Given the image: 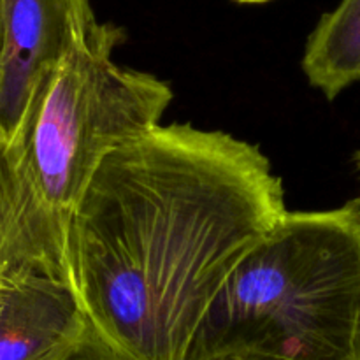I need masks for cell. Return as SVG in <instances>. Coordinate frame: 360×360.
Masks as SVG:
<instances>
[{"mask_svg":"<svg viewBox=\"0 0 360 360\" xmlns=\"http://www.w3.org/2000/svg\"><path fill=\"white\" fill-rule=\"evenodd\" d=\"M123 30L95 18L39 84L14 141L32 204L65 250L69 218L105 157L160 125L165 81L115 60Z\"/></svg>","mask_w":360,"mask_h":360,"instance_id":"cell-3","label":"cell"},{"mask_svg":"<svg viewBox=\"0 0 360 360\" xmlns=\"http://www.w3.org/2000/svg\"><path fill=\"white\" fill-rule=\"evenodd\" d=\"M53 360H132L109 343L94 326H88L83 336Z\"/></svg>","mask_w":360,"mask_h":360,"instance_id":"cell-8","label":"cell"},{"mask_svg":"<svg viewBox=\"0 0 360 360\" xmlns=\"http://www.w3.org/2000/svg\"><path fill=\"white\" fill-rule=\"evenodd\" d=\"M357 167H359V172H360V151L357 153Z\"/></svg>","mask_w":360,"mask_h":360,"instance_id":"cell-12","label":"cell"},{"mask_svg":"<svg viewBox=\"0 0 360 360\" xmlns=\"http://www.w3.org/2000/svg\"><path fill=\"white\" fill-rule=\"evenodd\" d=\"M241 4H262V2H269V0H238Z\"/></svg>","mask_w":360,"mask_h":360,"instance_id":"cell-10","label":"cell"},{"mask_svg":"<svg viewBox=\"0 0 360 360\" xmlns=\"http://www.w3.org/2000/svg\"><path fill=\"white\" fill-rule=\"evenodd\" d=\"M359 327L360 200L287 211L229 274L186 360L221 352L355 360Z\"/></svg>","mask_w":360,"mask_h":360,"instance_id":"cell-2","label":"cell"},{"mask_svg":"<svg viewBox=\"0 0 360 360\" xmlns=\"http://www.w3.org/2000/svg\"><path fill=\"white\" fill-rule=\"evenodd\" d=\"M23 267L69 278L65 250L28 197L14 144L0 139V276Z\"/></svg>","mask_w":360,"mask_h":360,"instance_id":"cell-6","label":"cell"},{"mask_svg":"<svg viewBox=\"0 0 360 360\" xmlns=\"http://www.w3.org/2000/svg\"><path fill=\"white\" fill-rule=\"evenodd\" d=\"M287 211L259 146L158 125L91 176L67 225V273L91 326L127 357L186 360L229 274Z\"/></svg>","mask_w":360,"mask_h":360,"instance_id":"cell-1","label":"cell"},{"mask_svg":"<svg viewBox=\"0 0 360 360\" xmlns=\"http://www.w3.org/2000/svg\"><path fill=\"white\" fill-rule=\"evenodd\" d=\"M355 360H360V327H359V338H357V354H355Z\"/></svg>","mask_w":360,"mask_h":360,"instance_id":"cell-11","label":"cell"},{"mask_svg":"<svg viewBox=\"0 0 360 360\" xmlns=\"http://www.w3.org/2000/svg\"><path fill=\"white\" fill-rule=\"evenodd\" d=\"M94 20L88 0H0V139L14 141L39 84Z\"/></svg>","mask_w":360,"mask_h":360,"instance_id":"cell-4","label":"cell"},{"mask_svg":"<svg viewBox=\"0 0 360 360\" xmlns=\"http://www.w3.org/2000/svg\"><path fill=\"white\" fill-rule=\"evenodd\" d=\"M88 326L69 278L39 267L0 276V360H53Z\"/></svg>","mask_w":360,"mask_h":360,"instance_id":"cell-5","label":"cell"},{"mask_svg":"<svg viewBox=\"0 0 360 360\" xmlns=\"http://www.w3.org/2000/svg\"><path fill=\"white\" fill-rule=\"evenodd\" d=\"M302 70L327 98L360 81V0H341L322 16L306 44Z\"/></svg>","mask_w":360,"mask_h":360,"instance_id":"cell-7","label":"cell"},{"mask_svg":"<svg viewBox=\"0 0 360 360\" xmlns=\"http://www.w3.org/2000/svg\"><path fill=\"white\" fill-rule=\"evenodd\" d=\"M192 360H294L287 357H278V355L260 354V352H221V354L204 355V357Z\"/></svg>","mask_w":360,"mask_h":360,"instance_id":"cell-9","label":"cell"}]
</instances>
